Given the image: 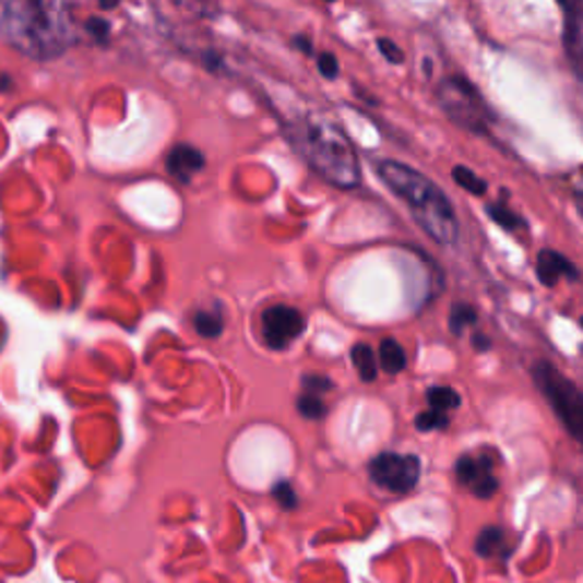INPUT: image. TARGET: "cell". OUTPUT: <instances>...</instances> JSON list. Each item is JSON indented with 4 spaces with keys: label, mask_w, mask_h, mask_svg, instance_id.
<instances>
[{
    "label": "cell",
    "mask_w": 583,
    "mask_h": 583,
    "mask_svg": "<svg viewBox=\"0 0 583 583\" xmlns=\"http://www.w3.org/2000/svg\"><path fill=\"white\" fill-rule=\"evenodd\" d=\"M427 402H429L431 408L447 413V411H454V408L461 406V394L454 388L438 385V388H429Z\"/></svg>",
    "instance_id": "cell-16"
},
{
    "label": "cell",
    "mask_w": 583,
    "mask_h": 583,
    "mask_svg": "<svg viewBox=\"0 0 583 583\" xmlns=\"http://www.w3.org/2000/svg\"><path fill=\"white\" fill-rule=\"evenodd\" d=\"M488 215H490V219L495 224H499L501 228H507V230H522V228H526V224H524L522 217H517L513 210L503 207L499 203H495V205L488 207Z\"/></svg>",
    "instance_id": "cell-20"
},
{
    "label": "cell",
    "mask_w": 583,
    "mask_h": 583,
    "mask_svg": "<svg viewBox=\"0 0 583 583\" xmlns=\"http://www.w3.org/2000/svg\"><path fill=\"white\" fill-rule=\"evenodd\" d=\"M379 178L400 197L413 212L419 228L427 233L433 242L452 247L459 240V219L452 201L433 185L427 176L415 171L408 165L383 160L377 165Z\"/></svg>",
    "instance_id": "cell-3"
},
{
    "label": "cell",
    "mask_w": 583,
    "mask_h": 583,
    "mask_svg": "<svg viewBox=\"0 0 583 583\" xmlns=\"http://www.w3.org/2000/svg\"><path fill=\"white\" fill-rule=\"evenodd\" d=\"M285 135L304 160L329 185L354 190L360 185L358 155L342 128L322 115H308L287 123Z\"/></svg>",
    "instance_id": "cell-2"
},
{
    "label": "cell",
    "mask_w": 583,
    "mask_h": 583,
    "mask_svg": "<svg viewBox=\"0 0 583 583\" xmlns=\"http://www.w3.org/2000/svg\"><path fill=\"white\" fill-rule=\"evenodd\" d=\"M377 44H379V50L383 52V58H385L388 62H392V64H402V62H404V50H402L400 46H396L394 41L381 37Z\"/></svg>",
    "instance_id": "cell-23"
},
{
    "label": "cell",
    "mask_w": 583,
    "mask_h": 583,
    "mask_svg": "<svg viewBox=\"0 0 583 583\" xmlns=\"http://www.w3.org/2000/svg\"><path fill=\"white\" fill-rule=\"evenodd\" d=\"M205 169V155L190 144H178L167 155V171L182 185L192 182V178Z\"/></svg>",
    "instance_id": "cell-9"
},
{
    "label": "cell",
    "mask_w": 583,
    "mask_h": 583,
    "mask_svg": "<svg viewBox=\"0 0 583 583\" xmlns=\"http://www.w3.org/2000/svg\"><path fill=\"white\" fill-rule=\"evenodd\" d=\"M438 103L444 115L472 132H486L490 126V110L484 96L463 78H447L438 87Z\"/></svg>",
    "instance_id": "cell-5"
},
{
    "label": "cell",
    "mask_w": 583,
    "mask_h": 583,
    "mask_svg": "<svg viewBox=\"0 0 583 583\" xmlns=\"http://www.w3.org/2000/svg\"><path fill=\"white\" fill-rule=\"evenodd\" d=\"M574 199H576V207H579V212L583 215V178H579L576 185H574Z\"/></svg>",
    "instance_id": "cell-28"
},
{
    "label": "cell",
    "mask_w": 583,
    "mask_h": 583,
    "mask_svg": "<svg viewBox=\"0 0 583 583\" xmlns=\"http://www.w3.org/2000/svg\"><path fill=\"white\" fill-rule=\"evenodd\" d=\"M563 41L572 67L583 75V0L568 10Z\"/></svg>",
    "instance_id": "cell-11"
},
{
    "label": "cell",
    "mask_w": 583,
    "mask_h": 583,
    "mask_svg": "<svg viewBox=\"0 0 583 583\" xmlns=\"http://www.w3.org/2000/svg\"><path fill=\"white\" fill-rule=\"evenodd\" d=\"M472 347L476 349V352H486V349H490V340L486 337V335H474L472 337Z\"/></svg>",
    "instance_id": "cell-27"
},
{
    "label": "cell",
    "mask_w": 583,
    "mask_h": 583,
    "mask_svg": "<svg viewBox=\"0 0 583 583\" xmlns=\"http://www.w3.org/2000/svg\"><path fill=\"white\" fill-rule=\"evenodd\" d=\"M276 497H278V501L283 503V507H285V509H295V501H297V495H295V492H291L289 484L281 481V484L276 486Z\"/></svg>",
    "instance_id": "cell-26"
},
{
    "label": "cell",
    "mask_w": 583,
    "mask_h": 583,
    "mask_svg": "<svg viewBox=\"0 0 583 583\" xmlns=\"http://www.w3.org/2000/svg\"><path fill=\"white\" fill-rule=\"evenodd\" d=\"M415 427L417 431L421 433H431V431H442L449 427V415L444 411H427V413H421L415 417Z\"/></svg>",
    "instance_id": "cell-19"
},
{
    "label": "cell",
    "mask_w": 583,
    "mask_h": 583,
    "mask_svg": "<svg viewBox=\"0 0 583 583\" xmlns=\"http://www.w3.org/2000/svg\"><path fill=\"white\" fill-rule=\"evenodd\" d=\"M119 3H121V0H98L100 10H115Z\"/></svg>",
    "instance_id": "cell-30"
},
{
    "label": "cell",
    "mask_w": 583,
    "mask_h": 583,
    "mask_svg": "<svg viewBox=\"0 0 583 583\" xmlns=\"http://www.w3.org/2000/svg\"><path fill=\"white\" fill-rule=\"evenodd\" d=\"M474 549H476V554L481 556V559H495V556H499V554H509L507 551V534H503L499 526H486L484 532L476 536Z\"/></svg>",
    "instance_id": "cell-12"
},
{
    "label": "cell",
    "mask_w": 583,
    "mask_h": 583,
    "mask_svg": "<svg viewBox=\"0 0 583 583\" xmlns=\"http://www.w3.org/2000/svg\"><path fill=\"white\" fill-rule=\"evenodd\" d=\"M576 3H579V0H563V5H566L568 10H570L572 5H576Z\"/></svg>",
    "instance_id": "cell-31"
},
{
    "label": "cell",
    "mask_w": 583,
    "mask_h": 583,
    "mask_svg": "<svg viewBox=\"0 0 583 583\" xmlns=\"http://www.w3.org/2000/svg\"><path fill=\"white\" fill-rule=\"evenodd\" d=\"M352 360L354 367L358 369V374L362 381H374L377 372H379V365H377V356L372 352V347H367V344H356L352 349Z\"/></svg>",
    "instance_id": "cell-15"
},
{
    "label": "cell",
    "mask_w": 583,
    "mask_h": 583,
    "mask_svg": "<svg viewBox=\"0 0 583 583\" xmlns=\"http://www.w3.org/2000/svg\"><path fill=\"white\" fill-rule=\"evenodd\" d=\"M326 3H333V0H326Z\"/></svg>",
    "instance_id": "cell-33"
},
{
    "label": "cell",
    "mask_w": 583,
    "mask_h": 583,
    "mask_svg": "<svg viewBox=\"0 0 583 583\" xmlns=\"http://www.w3.org/2000/svg\"><path fill=\"white\" fill-rule=\"evenodd\" d=\"M85 31L100 44H108L110 41V23L105 19H98V16H92L87 23H85Z\"/></svg>",
    "instance_id": "cell-22"
},
{
    "label": "cell",
    "mask_w": 583,
    "mask_h": 583,
    "mask_svg": "<svg viewBox=\"0 0 583 583\" xmlns=\"http://www.w3.org/2000/svg\"><path fill=\"white\" fill-rule=\"evenodd\" d=\"M476 317H479V312L474 310V306L459 301L452 306V312H449V329H452L454 335H461L467 326L476 324Z\"/></svg>",
    "instance_id": "cell-17"
},
{
    "label": "cell",
    "mask_w": 583,
    "mask_h": 583,
    "mask_svg": "<svg viewBox=\"0 0 583 583\" xmlns=\"http://www.w3.org/2000/svg\"><path fill=\"white\" fill-rule=\"evenodd\" d=\"M532 374L545 402L561 419L566 431L583 444V392L547 360H538Z\"/></svg>",
    "instance_id": "cell-4"
},
{
    "label": "cell",
    "mask_w": 583,
    "mask_h": 583,
    "mask_svg": "<svg viewBox=\"0 0 583 583\" xmlns=\"http://www.w3.org/2000/svg\"><path fill=\"white\" fill-rule=\"evenodd\" d=\"M536 274L540 278L543 285L551 287L556 285V281H561V278H579V272L574 264L561 255L559 251H551V249H545L538 253V262H536Z\"/></svg>",
    "instance_id": "cell-10"
},
{
    "label": "cell",
    "mask_w": 583,
    "mask_h": 583,
    "mask_svg": "<svg viewBox=\"0 0 583 583\" xmlns=\"http://www.w3.org/2000/svg\"><path fill=\"white\" fill-rule=\"evenodd\" d=\"M297 408L304 417L308 419H320L326 415V404L322 402V394H314V392H301L299 402H297Z\"/></svg>",
    "instance_id": "cell-21"
},
{
    "label": "cell",
    "mask_w": 583,
    "mask_h": 583,
    "mask_svg": "<svg viewBox=\"0 0 583 583\" xmlns=\"http://www.w3.org/2000/svg\"><path fill=\"white\" fill-rule=\"evenodd\" d=\"M454 472L459 484L479 499H490L499 488V481L495 476V461L488 452L463 454L456 461Z\"/></svg>",
    "instance_id": "cell-8"
},
{
    "label": "cell",
    "mask_w": 583,
    "mask_h": 583,
    "mask_svg": "<svg viewBox=\"0 0 583 583\" xmlns=\"http://www.w3.org/2000/svg\"><path fill=\"white\" fill-rule=\"evenodd\" d=\"M369 476H372V481L377 486L390 492L404 495L417 488L421 476V463L417 456L411 454L385 452L369 463Z\"/></svg>",
    "instance_id": "cell-6"
},
{
    "label": "cell",
    "mask_w": 583,
    "mask_h": 583,
    "mask_svg": "<svg viewBox=\"0 0 583 583\" xmlns=\"http://www.w3.org/2000/svg\"><path fill=\"white\" fill-rule=\"evenodd\" d=\"M581 326H583V317H581Z\"/></svg>",
    "instance_id": "cell-32"
},
{
    "label": "cell",
    "mask_w": 583,
    "mask_h": 583,
    "mask_svg": "<svg viewBox=\"0 0 583 583\" xmlns=\"http://www.w3.org/2000/svg\"><path fill=\"white\" fill-rule=\"evenodd\" d=\"M260 329L262 342L270 349L281 352L301 337V333L306 331V317L291 306H270L260 317Z\"/></svg>",
    "instance_id": "cell-7"
},
{
    "label": "cell",
    "mask_w": 583,
    "mask_h": 583,
    "mask_svg": "<svg viewBox=\"0 0 583 583\" xmlns=\"http://www.w3.org/2000/svg\"><path fill=\"white\" fill-rule=\"evenodd\" d=\"M295 46L301 48L306 52V56H312V44H310L308 37H295Z\"/></svg>",
    "instance_id": "cell-29"
},
{
    "label": "cell",
    "mask_w": 583,
    "mask_h": 583,
    "mask_svg": "<svg viewBox=\"0 0 583 583\" xmlns=\"http://www.w3.org/2000/svg\"><path fill=\"white\" fill-rule=\"evenodd\" d=\"M301 385H304L306 392H314V394H324V392H329V390L333 388L331 379H326V377H317V374H314V377H304Z\"/></svg>",
    "instance_id": "cell-25"
},
{
    "label": "cell",
    "mask_w": 583,
    "mask_h": 583,
    "mask_svg": "<svg viewBox=\"0 0 583 583\" xmlns=\"http://www.w3.org/2000/svg\"><path fill=\"white\" fill-rule=\"evenodd\" d=\"M317 67H320V73L324 78H329V81H335V78L340 75V64H337L333 52H322L320 60H317Z\"/></svg>",
    "instance_id": "cell-24"
},
{
    "label": "cell",
    "mask_w": 583,
    "mask_h": 583,
    "mask_svg": "<svg viewBox=\"0 0 583 583\" xmlns=\"http://www.w3.org/2000/svg\"><path fill=\"white\" fill-rule=\"evenodd\" d=\"M379 362L383 367V372L388 374H400L406 369V352L404 347L396 340L392 337H385L381 342V347H379Z\"/></svg>",
    "instance_id": "cell-13"
},
{
    "label": "cell",
    "mask_w": 583,
    "mask_h": 583,
    "mask_svg": "<svg viewBox=\"0 0 583 583\" xmlns=\"http://www.w3.org/2000/svg\"><path fill=\"white\" fill-rule=\"evenodd\" d=\"M194 329L199 335L203 337H219L222 331H224V314H222V308L215 306V308H207V310H199L194 314Z\"/></svg>",
    "instance_id": "cell-14"
},
{
    "label": "cell",
    "mask_w": 583,
    "mask_h": 583,
    "mask_svg": "<svg viewBox=\"0 0 583 583\" xmlns=\"http://www.w3.org/2000/svg\"><path fill=\"white\" fill-rule=\"evenodd\" d=\"M452 176H454V180L461 185V188L463 190H467L469 194H476V197H481V194H486V190H488V182L481 178V176H476L472 169H467V167H454V171H452Z\"/></svg>",
    "instance_id": "cell-18"
},
{
    "label": "cell",
    "mask_w": 583,
    "mask_h": 583,
    "mask_svg": "<svg viewBox=\"0 0 583 583\" xmlns=\"http://www.w3.org/2000/svg\"><path fill=\"white\" fill-rule=\"evenodd\" d=\"M0 37L37 62L64 56L75 44L67 0H8L0 14Z\"/></svg>",
    "instance_id": "cell-1"
}]
</instances>
